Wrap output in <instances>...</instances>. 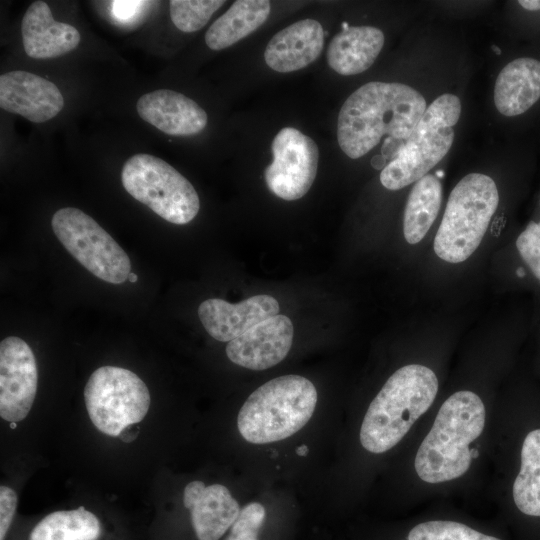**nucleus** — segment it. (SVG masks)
<instances>
[{
  "label": "nucleus",
  "instance_id": "1",
  "mask_svg": "<svg viewBox=\"0 0 540 540\" xmlns=\"http://www.w3.org/2000/svg\"><path fill=\"white\" fill-rule=\"evenodd\" d=\"M426 108L424 97L406 84L368 82L353 92L339 111L338 144L348 157L357 159L384 135L406 140Z\"/></svg>",
  "mask_w": 540,
  "mask_h": 540
},
{
  "label": "nucleus",
  "instance_id": "2",
  "mask_svg": "<svg viewBox=\"0 0 540 540\" xmlns=\"http://www.w3.org/2000/svg\"><path fill=\"white\" fill-rule=\"evenodd\" d=\"M485 419V406L474 392L458 391L447 398L417 451L419 478L441 483L465 474L473 459L470 444L481 435Z\"/></svg>",
  "mask_w": 540,
  "mask_h": 540
},
{
  "label": "nucleus",
  "instance_id": "3",
  "mask_svg": "<svg viewBox=\"0 0 540 540\" xmlns=\"http://www.w3.org/2000/svg\"><path fill=\"white\" fill-rule=\"evenodd\" d=\"M438 379L428 367L410 364L395 371L370 403L360 428V442L380 454L394 447L432 405Z\"/></svg>",
  "mask_w": 540,
  "mask_h": 540
},
{
  "label": "nucleus",
  "instance_id": "4",
  "mask_svg": "<svg viewBox=\"0 0 540 540\" xmlns=\"http://www.w3.org/2000/svg\"><path fill=\"white\" fill-rule=\"evenodd\" d=\"M317 391L307 378L289 374L274 378L253 391L242 405L237 427L253 444L286 439L312 417Z\"/></svg>",
  "mask_w": 540,
  "mask_h": 540
},
{
  "label": "nucleus",
  "instance_id": "5",
  "mask_svg": "<svg viewBox=\"0 0 540 540\" xmlns=\"http://www.w3.org/2000/svg\"><path fill=\"white\" fill-rule=\"evenodd\" d=\"M498 203L491 177L482 173L464 176L449 195L434 238L436 255L449 263L468 259L480 245Z\"/></svg>",
  "mask_w": 540,
  "mask_h": 540
},
{
  "label": "nucleus",
  "instance_id": "6",
  "mask_svg": "<svg viewBox=\"0 0 540 540\" xmlns=\"http://www.w3.org/2000/svg\"><path fill=\"white\" fill-rule=\"evenodd\" d=\"M461 115L456 95L445 93L425 110L396 156L382 169L381 184L389 190L402 189L427 175L450 150L454 129Z\"/></svg>",
  "mask_w": 540,
  "mask_h": 540
},
{
  "label": "nucleus",
  "instance_id": "7",
  "mask_svg": "<svg viewBox=\"0 0 540 540\" xmlns=\"http://www.w3.org/2000/svg\"><path fill=\"white\" fill-rule=\"evenodd\" d=\"M124 189L162 219L178 225L192 221L200 208L193 185L163 159L135 154L123 165Z\"/></svg>",
  "mask_w": 540,
  "mask_h": 540
},
{
  "label": "nucleus",
  "instance_id": "8",
  "mask_svg": "<svg viewBox=\"0 0 540 540\" xmlns=\"http://www.w3.org/2000/svg\"><path fill=\"white\" fill-rule=\"evenodd\" d=\"M84 401L93 425L109 436H119L127 427L144 419L150 393L134 372L117 366H102L89 377Z\"/></svg>",
  "mask_w": 540,
  "mask_h": 540
},
{
  "label": "nucleus",
  "instance_id": "9",
  "mask_svg": "<svg viewBox=\"0 0 540 540\" xmlns=\"http://www.w3.org/2000/svg\"><path fill=\"white\" fill-rule=\"evenodd\" d=\"M54 234L66 250L99 279L121 284L131 273V262L121 246L92 217L65 207L51 220Z\"/></svg>",
  "mask_w": 540,
  "mask_h": 540
},
{
  "label": "nucleus",
  "instance_id": "10",
  "mask_svg": "<svg viewBox=\"0 0 540 540\" xmlns=\"http://www.w3.org/2000/svg\"><path fill=\"white\" fill-rule=\"evenodd\" d=\"M273 161L264 171L269 190L293 201L311 188L318 168L319 152L314 140L293 127L281 129L271 144Z\"/></svg>",
  "mask_w": 540,
  "mask_h": 540
},
{
  "label": "nucleus",
  "instance_id": "11",
  "mask_svg": "<svg viewBox=\"0 0 540 540\" xmlns=\"http://www.w3.org/2000/svg\"><path fill=\"white\" fill-rule=\"evenodd\" d=\"M38 370L34 353L21 338L10 336L0 343V416L22 421L30 412L37 392Z\"/></svg>",
  "mask_w": 540,
  "mask_h": 540
},
{
  "label": "nucleus",
  "instance_id": "12",
  "mask_svg": "<svg viewBox=\"0 0 540 540\" xmlns=\"http://www.w3.org/2000/svg\"><path fill=\"white\" fill-rule=\"evenodd\" d=\"M183 505L194 540H222L241 510L227 487L199 480L186 485Z\"/></svg>",
  "mask_w": 540,
  "mask_h": 540
},
{
  "label": "nucleus",
  "instance_id": "13",
  "mask_svg": "<svg viewBox=\"0 0 540 540\" xmlns=\"http://www.w3.org/2000/svg\"><path fill=\"white\" fill-rule=\"evenodd\" d=\"M294 327L285 315H275L258 323L227 343L230 361L251 370H265L280 363L291 349Z\"/></svg>",
  "mask_w": 540,
  "mask_h": 540
},
{
  "label": "nucleus",
  "instance_id": "14",
  "mask_svg": "<svg viewBox=\"0 0 540 540\" xmlns=\"http://www.w3.org/2000/svg\"><path fill=\"white\" fill-rule=\"evenodd\" d=\"M0 106L31 122L54 118L64 107V98L51 81L33 73L14 70L0 76Z\"/></svg>",
  "mask_w": 540,
  "mask_h": 540
},
{
  "label": "nucleus",
  "instance_id": "15",
  "mask_svg": "<svg viewBox=\"0 0 540 540\" xmlns=\"http://www.w3.org/2000/svg\"><path fill=\"white\" fill-rule=\"evenodd\" d=\"M278 301L266 294L252 296L237 304L212 298L203 301L198 317L208 334L221 342H230L267 318L278 315Z\"/></svg>",
  "mask_w": 540,
  "mask_h": 540
},
{
  "label": "nucleus",
  "instance_id": "16",
  "mask_svg": "<svg viewBox=\"0 0 540 540\" xmlns=\"http://www.w3.org/2000/svg\"><path fill=\"white\" fill-rule=\"evenodd\" d=\"M141 119L165 134L191 136L207 125V113L194 100L168 89L142 95L136 104Z\"/></svg>",
  "mask_w": 540,
  "mask_h": 540
},
{
  "label": "nucleus",
  "instance_id": "17",
  "mask_svg": "<svg viewBox=\"0 0 540 540\" xmlns=\"http://www.w3.org/2000/svg\"><path fill=\"white\" fill-rule=\"evenodd\" d=\"M324 46V30L314 19L297 21L276 33L268 42L264 59L274 71L288 73L315 61Z\"/></svg>",
  "mask_w": 540,
  "mask_h": 540
},
{
  "label": "nucleus",
  "instance_id": "18",
  "mask_svg": "<svg viewBox=\"0 0 540 540\" xmlns=\"http://www.w3.org/2000/svg\"><path fill=\"white\" fill-rule=\"evenodd\" d=\"M21 33L24 50L34 59H50L67 54L81 40L74 26L56 21L48 4L39 0L26 10L21 22Z\"/></svg>",
  "mask_w": 540,
  "mask_h": 540
},
{
  "label": "nucleus",
  "instance_id": "19",
  "mask_svg": "<svg viewBox=\"0 0 540 540\" xmlns=\"http://www.w3.org/2000/svg\"><path fill=\"white\" fill-rule=\"evenodd\" d=\"M337 33L327 48L329 66L344 76L364 72L374 63L384 45V34L372 26H348Z\"/></svg>",
  "mask_w": 540,
  "mask_h": 540
},
{
  "label": "nucleus",
  "instance_id": "20",
  "mask_svg": "<svg viewBox=\"0 0 540 540\" xmlns=\"http://www.w3.org/2000/svg\"><path fill=\"white\" fill-rule=\"evenodd\" d=\"M540 98V61L518 58L509 62L497 76L494 103L504 116L523 114Z\"/></svg>",
  "mask_w": 540,
  "mask_h": 540
},
{
  "label": "nucleus",
  "instance_id": "21",
  "mask_svg": "<svg viewBox=\"0 0 540 540\" xmlns=\"http://www.w3.org/2000/svg\"><path fill=\"white\" fill-rule=\"evenodd\" d=\"M271 5L267 0H238L215 20L205 34L211 50H222L258 29L268 18Z\"/></svg>",
  "mask_w": 540,
  "mask_h": 540
},
{
  "label": "nucleus",
  "instance_id": "22",
  "mask_svg": "<svg viewBox=\"0 0 540 540\" xmlns=\"http://www.w3.org/2000/svg\"><path fill=\"white\" fill-rule=\"evenodd\" d=\"M442 186L435 175L427 174L408 196L403 219V233L409 244H417L434 223L441 206Z\"/></svg>",
  "mask_w": 540,
  "mask_h": 540
},
{
  "label": "nucleus",
  "instance_id": "23",
  "mask_svg": "<svg viewBox=\"0 0 540 540\" xmlns=\"http://www.w3.org/2000/svg\"><path fill=\"white\" fill-rule=\"evenodd\" d=\"M512 494L522 514L540 518V428L529 432L524 439L520 471Z\"/></svg>",
  "mask_w": 540,
  "mask_h": 540
},
{
  "label": "nucleus",
  "instance_id": "24",
  "mask_svg": "<svg viewBox=\"0 0 540 540\" xmlns=\"http://www.w3.org/2000/svg\"><path fill=\"white\" fill-rule=\"evenodd\" d=\"M224 3L220 0H172L169 2L171 20L179 30L195 32L203 28Z\"/></svg>",
  "mask_w": 540,
  "mask_h": 540
},
{
  "label": "nucleus",
  "instance_id": "25",
  "mask_svg": "<svg viewBox=\"0 0 540 540\" xmlns=\"http://www.w3.org/2000/svg\"><path fill=\"white\" fill-rule=\"evenodd\" d=\"M516 247L521 258L540 281V222H529L518 236Z\"/></svg>",
  "mask_w": 540,
  "mask_h": 540
},
{
  "label": "nucleus",
  "instance_id": "26",
  "mask_svg": "<svg viewBox=\"0 0 540 540\" xmlns=\"http://www.w3.org/2000/svg\"><path fill=\"white\" fill-rule=\"evenodd\" d=\"M18 496L14 489L2 485L0 487V540H6L12 526Z\"/></svg>",
  "mask_w": 540,
  "mask_h": 540
},
{
  "label": "nucleus",
  "instance_id": "27",
  "mask_svg": "<svg viewBox=\"0 0 540 540\" xmlns=\"http://www.w3.org/2000/svg\"><path fill=\"white\" fill-rule=\"evenodd\" d=\"M145 3L143 1H114L112 2L113 13L120 20L129 19Z\"/></svg>",
  "mask_w": 540,
  "mask_h": 540
},
{
  "label": "nucleus",
  "instance_id": "28",
  "mask_svg": "<svg viewBox=\"0 0 540 540\" xmlns=\"http://www.w3.org/2000/svg\"><path fill=\"white\" fill-rule=\"evenodd\" d=\"M520 6L529 11L540 10V0H520L518 1Z\"/></svg>",
  "mask_w": 540,
  "mask_h": 540
},
{
  "label": "nucleus",
  "instance_id": "29",
  "mask_svg": "<svg viewBox=\"0 0 540 540\" xmlns=\"http://www.w3.org/2000/svg\"><path fill=\"white\" fill-rule=\"evenodd\" d=\"M296 453L299 456H305L308 453V447L303 444V445L297 447Z\"/></svg>",
  "mask_w": 540,
  "mask_h": 540
},
{
  "label": "nucleus",
  "instance_id": "30",
  "mask_svg": "<svg viewBox=\"0 0 540 540\" xmlns=\"http://www.w3.org/2000/svg\"><path fill=\"white\" fill-rule=\"evenodd\" d=\"M128 280L132 283H135L137 282L138 280V277L135 273H130L129 276H128Z\"/></svg>",
  "mask_w": 540,
  "mask_h": 540
},
{
  "label": "nucleus",
  "instance_id": "31",
  "mask_svg": "<svg viewBox=\"0 0 540 540\" xmlns=\"http://www.w3.org/2000/svg\"><path fill=\"white\" fill-rule=\"evenodd\" d=\"M491 48H492V50H493L497 55H500V54H501V49H500L498 46H496V45L493 44V45L491 46Z\"/></svg>",
  "mask_w": 540,
  "mask_h": 540
},
{
  "label": "nucleus",
  "instance_id": "32",
  "mask_svg": "<svg viewBox=\"0 0 540 540\" xmlns=\"http://www.w3.org/2000/svg\"><path fill=\"white\" fill-rule=\"evenodd\" d=\"M516 274L519 276V277H523L525 275V272L522 268H518L516 270Z\"/></svg>",
  "mask_w": 540,
  "mask_h": 540
},
{
  "label": "nucleus",
  "instance_id": "33",
  "mask_svg": "<svg viewBox=\"0 0 540 540\" xmlns=\"http://www.w3.org/2000/svg\"><path fill=\"white\" fill-rule=\"evenodd\" d=\"M437 176L442 177V176H443V172H442V171H437L436 177H437Z\"/></svg>",
  "mask_w": 540,
  "mask_h": 540
}]
</instances>
